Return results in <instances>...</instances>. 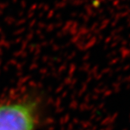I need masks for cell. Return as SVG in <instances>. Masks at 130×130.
<instances>
[{
    "instance_id": "cell-1",
    "label": "cell",
    "mask_w": 130,
    "mask_h": 130,
    "mask_svg": "<svg viewBox=\"0 0 130 130\" xmlns=\"http://www.w3.org/2000/svg\"><path fill=\"white\" fill-rule=\"evenodd\" d=\"M40 118L37 97L0 101V130H36Z\"/></svg>"
}]
</instances>
